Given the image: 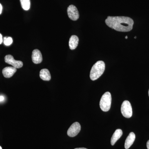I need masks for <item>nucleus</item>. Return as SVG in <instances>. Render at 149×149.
Masks as SVG:
<instances>
[{"mask_svg": "<svg viewBox=\"0 0 149 149\" xmlns=\"http://www.w3.org/2000/svg\"><path fill=\"white\" fill-rule=\"evenodd\" d=\"M105 23L109 27L116 31L128 32L133 29L134 21L128 17L108 16Z\"/></svg>", "mask_w": 149, "mask_h": 149, "instance_id": "obj_1", "label": "nucleus"}, {"mask_svg": "<svg viewBox=\"0 0 149 149\" xmlns=\"http://www.w3.org/2000/svg\"><path fill=\"white\" fill-rule=\"evenodd\" d=\"M105 69V64L103 61H99L95 63L91 68L90 78L92 80H95L103 74Z\"/></svg>", "mask_w": 149, "mask_h": 149, "instance_id": "obj_2", "label": "nucleus"}, {"mask_svg": "<svg viewBox=\"0 0 149 149\" xmlns=\"http://www.w3.org/2000/svg\"><path fill=\"white\" fill-rule=\"evenodd\" d=\"M111 103V94L109 92H106L102 96L100 101L101 109L103 111H109L110 109Z\"/></svg>", "mask_w": 149, "mask_h": 149, "instance_id": "obj_3", "label": "nucleus"}, {"mask_svg": "<svg viewBox=\"0 0 149 149\" xmlns=\"http://www.w3.org/2000/svg\"><path fill=\"white\" fill-rule=\"evenodd\" d=\"M121 113L124 117L130 118L133 114L131 104L128 101L125 100L123 102L121 107Z\"/></svg>", "mask_w": 149, "mask_h": 149, "instance_id": "obj_4", "label": "nucleus"}, {"mask_svg": "<svg viewBox=\"0 0 149 149\" xmlns=\"http://www.w3.org/2000/svg\"><path fill=\"white\" fill-rule=\"evenodd\" d=\"M5 61L6 63L12 65L13 67L16 68H20L23 66L22 61H16L14 59L13 56L11 55H7L5 57Z\"/></svg>", "mask_w": 149, "mask_h": 149, "instance_id": "obj_5", "label": "nucleus"}, {"mask_svg": "<svg viewBox=\"0 0 149 149\" xmlns=\"http://www.w3.org/2000/svg\"><path fill=\"white\" fill-rule=\"evenodd\" d=\"M67 13L68 17L71 20L76 21L79 18V12L77 9L74 5L69 6L67 8Z\"/></svg>", "mask_w": 149, "mask_h": 149, "instance_id": "obj_6", "label": "nucleus"}, {"mask_svg": "<svg viewBox=\"0 0 149 149\" xmlns=\"http://www.w3.org/2000/svg\"><path fill=\"white\" fill-rule=\"evenodd\" d=\"M81 130V126L78 122H74L68 129L67 134L69 137H74L77 136Z\"/></svg>", "mask_w": 149, "mask_h": 149, "instance_id": "obj_7", "label": "nucleus"}, {"mask_svg": "<svg viewBox=\"0 0 149 149\" xmlns=\"http://www.w3.org/2000/svg\"><path fill=\"white\" fill-rule=\"evenodd\" d=\"M32 61L35 64H39L42 61V56L39 50L36 49L32 52Z\"/></svg>", "mask_w": 149, "mask_h": 149, "instance_id": "obj_8", "label": "nucleus"}, {"mask_svg": "<svg viewBox=\"0 0 149 149\" xmlns=\"http://www.w3.org/2000/svg\"><path fill=\"white\" fill-rule=\"evenodd\" d=\"M16 71V68L13 67H6L3 70L2 73L4 77L8 78L12 77Z\"/></svg>", "mask_w": 149, "mask_h": 149, "instance_id": "obj_9", "label": "nucleus"}, {"mask_svg": "<svg viewBox=\"0 0 149 149\" xmlns=\"http://www.w3.org/2000/svg\"><path fill=\"white\" fill-rule=\"evenodd\" d=\"M136 139V135L133 132H131L127 137L125 141V149H128L133 145Z\"/></svg>", "mask_w": 149, "mask_h": 149, "instance_id": "obj_10", "label": "nucleus"}, {"mask_svg": "<svg viewBox=\"0 0 149 149\" xmlns=\"http://www.w3.org/2000/svg\"><path fill=\"white\" fill-rule=\"evenodd\" d=\"M79 42V38L76 35H72L70 38L69 46L71 50H74L77 47Z\"/></svg>", "mask_w": 149, "mask_h": 149, "instance_id": "obj_11", "label": "nucleus"}, {"mask_svg": "<svg viewBox=\"0 0 149 149\" xmlns=\"http://www.w3.org/2000/svg\"><path fill=\"white\" fill-rule=\"evenodd\" d=\"M123 135V131L121 129H117L115 131L112 136L111 143L112 146H113L116 143L118 140Z\"/></svg>", "mask_w": 149, "mask_h": 149, "instance_id": "obj_12", "label": "nucleus"}, {"mask_svg": "<svg viewBox=\"0 0 149 149\" xmlns=\"http://www.w3.org/2000/svg\"><path fill=\"white\" fill-rule=\"evenodd\" d=\"M40 77L45 81H49L51 79V75L49 71L47 69L41 70L40 72Z\"/></svg>", "mask_w": 149, "mask_h": 149, "instance_id": "obj_13", "label": "nucleus"}, {"mask_svg": "<svg viewBox=\"0 0 149 149\" xmlns=\"http://www.w3.org/2000/svg\"><path fill=\"white\" fill-rule=\"evenodd\" d=\"M22 7L25 10H28L30 7V0H20Z\"/></svg>", "mask_w": 149, "mask_h": 149, "instance_id": "obj_14", "label": "nucleus"}, {"mask_svg": "<svg viewBox=\"0 0 149 149\" xmlns=\"http://www.w3.org/2000/svg\"><path fill=\"white\" fill-rule=\"evenodd\" d=\"M13 40L12 37H5L3 38V42L4 45L7 46L10 45L12 44Z\"/></svg>", "mask_w": 149, "mask_h": 149, "instance_id": "obj_15", "label": "nucleus"}, {"mask_svg": "<svg viewBox=\"0 0 149 149\" xmlns=\"http://www.w3.org/2000/svg\"><path fill=\"white\" fill-rule=\"evenodd\" d=\"M3 37L2 35L1 34H0V45L2 44V43L3 42Z\"/></svg>", "mask_w": 149, "mask_h": 149, "instance_id": "obj_16", "label": "nucleus"}, {"mask_svg": "<svg viewBox=\"0 0 149 149\" xmlns=\"http://www.w3.org/2000/svg\"><path fill=\"white\" fill-rule=\"evenodd\" d=\"M4 100V97L3 96H0V102L3 101Z\"/></svg>", "mask_w": 149, "mask_h": 149, "instance_id": "obj_17", "label": "nucleus"}, {"mask_svg": "<svg viewBox=\"0 0 149 149\" xmlns=\"http://www.w3.org/2000/svg\"><path fill=\"white\" fill-rule=\"evenodd\" d=\"M2 6L1 4L0 3V15L2 11Z\"/></svg>", "mask_w": 149, "mask_h": 149, "instance_id": "obj_18", "label": "nucleus"}, {"mask_svg": "<svg viewBox=\"0 0 149 149\" xmlns=\"http://www.w3.org/2000/svg\"><path fill=\"white\" fill-rule=\"evenodd\" d=\"M147 147L148 148V149H149V140L147 142Z\"/></svg>", "mask_w": 149, "mask_h": 149, "instance_id": "obj_19", "label": "nucleus"}, {"mask_svg": "<svg viewBox=\"0 0 149 149\" xmlns=\"http://www.w3.org/2000/svg\"><path fill=\"white\" fill-rule=\"evenodd\" d=\"M74 149H88L86 148H75Z\"/></svg>", "mask_w": 149, "mask_h": 149, "instance_id": "obj_20", "label": "nucleus"}, {"mask_svg": "<svg viewBox=\"0 0 149 149\" xmlns=\"http://www.w3.org/2000/svg\"><path fill=\"white\" fill-rule=\"evenodd\" d=\"M125 39H128V37H127V36H126V37H125Z\"/></svg>", "mask_w": 149, "mask_h": 149, "instance_id": "obj_21", "label": "nucleus"}, {"mask_svg": "<svg viewBox=\"0 0 149 149\" xmlns=\"http://www.w3.org/2000/svg\"><path fill=\"white\" fill-rule=\"evenodd\" d=\"M0 149H2V148H1V146H0Z\"/></svg>", "mask_w": 149, "mask_h": 149, "instance_id": "obj_22", "label": "nucleus"}, {"mask_svg": "<svg viewBox=\"0 0 149 149\" xmlns=\"http://www.w3.org/2000/svg\"><path fill=\"white\" fill-rule=\"evenodd\" d=\"M134 38H135V39H136V37H134Z\"/></svg>", "mask_w": 149, "mask_h": 149, "instance_id": "obj_23", "label": "nucleus"}, {"mask_svg": "<svg viewBox=\"0 0 149 149\" xmlns=\"http://www.w3.org/2000/svg\"><path fill=\"white\" fill-rule=\"evenodd\" d=\"M148 95H149V91H148Z\"/></svg>", "mask_w": 149, "mask_h": 149, "instance_id": "obj_24", "label": "nucleus"}]
</instances>
